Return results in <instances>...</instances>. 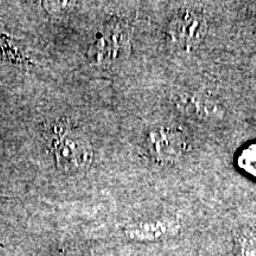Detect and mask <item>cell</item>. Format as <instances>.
<instances>
[{
	"label": "cell",
	"instance_id": "6da1fadb",
	"mask_svg": "<svg viewBox=\"0 0 256 256\" xmlns=\"http://www.w3.org/2000/svg\"><path fill=\"white\" fill-rule=\"evenodd\" d=\"M208 20L198 8L180 10L170 22L166 36L168 43L183 52H191L200 46L208 34Z\"/></svg>",
	"mask_w": 256,
	"mask_h": 256
},
{
	"label": "cell",
	"instance_id": "7a4b0ae2",
	"mask_svg": "<svg viewBox=\"0 0 256 256\" xmlns=\"http://www.w3.org/2000/svg\"><path fill=\"white\" fill-rule=\"evenodd\" d=\"M130 30L121 23H110L96 36L90 57L98 64H110L130 54Z\"/></svg>",
	"mask_w": 256,
	"mask_h": 256
},
{
	"label": "cell",
	"instance_id": "3957f363",
	"mask_svg": "<svg viewBox=\"0 0 256 256\" xmlns=\"http://www.w3.org/2000/svg\"><path fill=\"white\" fill-rule=\"evenodd\" d=\"M174 104L185 116L202 122H217L226 115V108L218 100L202 92H179L174 96Z\"/></svg>",
	"mask_w": 256,
	"mask_h": 256
},
{
	"label": "cell",
	"instance_id": "277c9868",
	"mask_svg": "<svg viewBox=\"0 0 256 256\" xmlns=\"http://www.w3.org/2000/svg\"><path fill=\"white\" fill-rule=\"evenodd\" d=\"M147 146L153 159L162 164H168L184 154L188 144L183 132L177 127L162 126L150 130Z\"/></svg>",
	"mask_w": 256,
	"mask_h": 256
},
{
	"label": "cell",
	"instance_id": "5b68a950",
	"mask_svg": "<svg viewBox=\"0 0 256 256\" xmlns=\"http://www.w3.org/2000/svg\"><path fill=\"white\" fill-rule=\"evenodd\" d=\"M52 148L60 168H83L92 162V152L88 147L83 142L74 139L69 127L64 124L54 130Z\"/></svg>",
	"mask_w": 256,
	"mask_h": 256
},
{
	"label": "cell",
	"instance_id": "8992f818",
	"mask_svg": "<svg viewBox=\"0 0 256 256\" xmlns=\"http://www.w3.org/2000/svg\"><path fill=\"white\" fill-rule=\"evenodd\" d=\"M180 232V222L177 220H162L154 223H145L133 226L126 230V235L133 240L156 241L174 236Z\"/></svg>",
	"mask_w": 256,
	"mask_h": 256
},
{
	"label": "cell",
	"instance_id": "52a82bcc",
	"mask_svg": "<svg viewBox=\"0 0 256 256\" xmlns=\"http://www.w3.org/2000/svg\"><path fill=\"white\" fill-rule=\"evenodd\" d=\"M238 168L246 174L256 177V144L246 147L238 156Z\"/></svg>",
	"mask_w": 256,
	"mask_h": 256
},
{
	"label": "cell",
	"instance_id": "ba28073f",
	"mask_svg": "<svg viewBox=\"0 0 256 256\" xmlns=\"http://www.w3.org/2000/svg\"><path fill=\"white\" fill-rule=\"evenodd\" d=\"M238 248L241 256H256V235L246 230L238 236Z\"/></svg>",
	"mask_w": 256,
	"mask_h": 256
},
{
	"label": "cell",
	"instance_id": "9c48e42d",
	"mask_svg": "<svg viewBox=\"0 0 256 256\" xmlns=\"http://www.w3.org/2000/svg\"><path fill=\"white\" fill-rule=\"evenodd\" d=\"M57 256H83L75 250H62Z\"/></svg>",
	"mask_w": 256,
	"mask_h": 256
}]
</instances>
